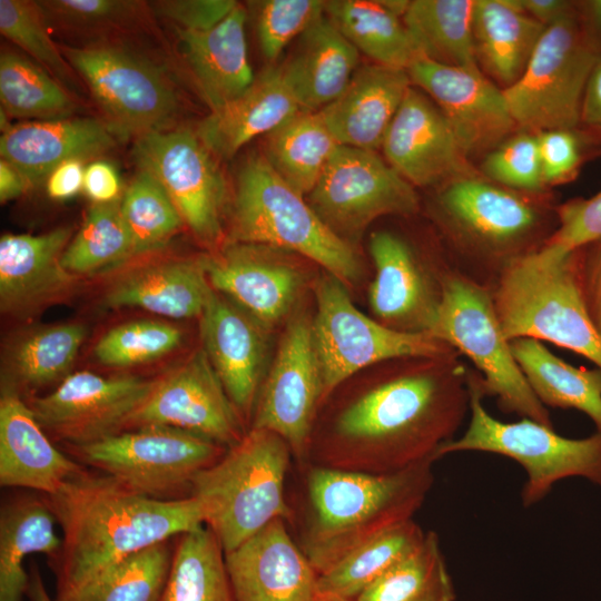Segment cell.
Here are the masks:
<instances>
[{"label": "cell", "instance_id": "62", "mask_svg": "<svg viewBox=\"0 0 601 601\" xmlns=\"http://www.w3.org/2000/svg\"><path fill=\"white\" fill-rule=\"evenodd\" d=\"M26 597L29 601H55L48 595L40 572L35 563L29 572V583Z\"/></svg>", "mask_w": 601, "mask_h": 601}, {"label": "cell", "instance_id": "39", "mask_svg": "<svg viewBox=\"0 0 601 601\" xmlns=\"http://www.w3.org/2000/svg\"><path fill=\"white\" fill-rule=\"evenodd\" d=\"M159 601H237L225 552L206 525L176 538Z\"/></svg>", "mask_w": 601, "mask_h": 601}, {"label": "cell", "instance_id": "26", "mask_svg": "<svg viewBox=\"0 0 601 601\" xmlns=\"http://www.w3.org/2000/svg\"><path fill=\"white\" fill-rule=\"evenodd\" d=\"M83 470V465L55 447L20 394L3 387L0 398L1 486L50 495Z\"/></svg>", "mask_w": 601, "mask_h": 601}, {"label": "cell", "instance_id": "28", "mask_svg": "<svg viewBox=\"0 0 601 601\" xmlns=\"http://www.w3.org/2000/svg\"><path fill=\"white\" fill-rule=\"evenodd\" d=\"M411 86L407 70L363 65L319 111L339 145L376 151Z\"/></svg>", "mask_w": 601, "mask_h": 601}, {"label": "cell", "instance_id": "41", "mask_svg": "<svg viewBox=\"0 0 601 601\" xmlns=\"http://www.w3.org/2000/svg\"><path fill=\"white\" fill-rule=\"evenodd\" d=\"M425 533L413 519L390 529L318 575L317 590L356 600L366 588L415 550Z\"/></svg>", "mask_w": 601, "mask_h": 601}, {"label": "cell", "instance_id": "52", "mask_svg": "<svg viewBox=\"0 0 601 601\" xmlns=\"http://www.w3.org/2000/svg\"><path fill=\"white\" fill-rule=\"evenodd\" d=\"M538 135L544 186L573 179L583 160V140L578 129H551Z\"/></svg>", "mask_w": 601, "mask_h": 601}, {"label": "cell", "instance_id": "42", "mask_svg": "<svg viewBox=\"0 0 601 601\" xmlns=\"http://www.w3.org/2000/svg\"><path fill=\"white\" fill-rule=\"evenodd\" d=\"M455 598L437 534L428 531L415 550L366 588L355 601H454Z\"/></svg>", "mask_w": 601, "mask_h": 601}, {"label": "cell", "instance_id": "32", "mask_svg": "<svg viewBox=\"0 0 601 601\" xmlns=\"http://www.w3.org/2000/svg\"><path fill=\"white\" fill-rule=\"evenodd\" d=\"M214 289L205 257L180 258L139 267L117 280L105 294L107 307H138L170 317L200 316Z\"/></svg>", "mask_w": 601, "mask_h": 601}, {"label": "cell", "instance_id": "55", "mask_svg": "<svg viewBox=\"0 0 601 601\" xmlns=\"http://www.w3.org/2000/svg\"><path fill=\"white\" fill-rule=\"evenodd\" d=\"M574 264L584 306L601 337V239L574 249Z\"/></svg>", "mask_w": 601, "mask_h": 601}, {"label": "cell", "instance_id": "48", "mask_svg": "<svg viewBox=\"0 0 601 601\" xmlns=\"http://www.w3.org/2000/svg\"><path fill=\"white\" fill-rule=\"evenodd\" d=\"M0 31L49 70L51 76L65 83L73 80L70 63L51 40L38 2L0 0Z\"/></svg>", "mask_w": 601, "mask_h": 601}, {"label": "cell", "instance_id": "2", "mask_svg": "<svg viewBox=\"0 0 601 601\" xmlns=\"http://www.w3.org/2000/svg\"><path fill=\"white\" fill-rule=\"evenodd\" d=\"M43 497L62 530L60 553L50 563L55 598L146 548L205 525L195 497H147L96 471L83 470Z\"/></svg>", "mask_w": 601, "mask_h": 601}, {"label": "cell", "instance_id": "14", "mask_svg": "<svg viewBox=\"0 0 601 601\" xmlns=\"http://www.w3.org/2000/svg\"><path fill=\"white\" fill-rule=\"evenodd\" d=\"M117 138H137L174 118L178 99L167 78L145 59L111 46L63 47Z\"/></svg>", "mask_w": 601, "mask_h": 601}, {"label": "cell", "instance_id": "20", "mask_svg": "<svg viewBox=\"0 0 601 601\" xmlns=\"http://www.w3.org/2000/svg\"><path fill=\"white\" fill-rule=\"evenodd\" d=\"M453 127L469 156L489 152L519 129L503 89L480 69L453 67L423 56L407 69Z\"/></svg>", "mask_w": 601, "mask_h": 601}, {"label": "cell", "instance_id": "1", "mask_svg": "<svg viewBox=\"0 0 601 601\" xmlns=\"http://www.w3.org/2000/svg\"><path fill=\"white\" fill-rule=\"evenodd\" d=\"M352 377L322 403L305 461L395 473L453 440L470 410V368L459 353L390 359Z\"/></svg>", "mask_w": 601, "mask_h": 601}, {"label": "cell", "instance_id": "60", "mask_svg": "<svg viewBox=\"0 0 601 601\" xmlns=\"http://www.w3.org/2000/svg\"><path fill=\"white\" fill-rule=\"evenodd\" d=\"M30 184L23 174L9 161L0 160V200L6 203L22 195Z\"/></svg>", "mask_w": 601, "mask_h": 601}, {"label": "cell", "instance_id": "45", "mask_svg": "<svg viewBox=\"0 0 601 601\" xmlns=\"http://www.w3.org/2000/svg\"><path fill=\"white\" fill-rule=\"evenodd\" d=\"M1 109L9 117L60 119L75 108L72 98L47 71L16 52L0 58Z\"/></svg>", "mask_w": 601, "mask_h": 601}, {"label": "cell", "instance_id": "53", "mask_svg": "<svg viewBox=\"0 0 601 601\" xmlns=\"http://www.w3.org/2000/svg\"><path fill=\"white\" fill-rule=\"evenodd\" d=\"M45 16L66 26L96 28L122 22L134 11L135 3L122 0H50L38 2Z\"/></svg>", "mask_w": 601, "mask_h": 601}, {"label": "cell", "instance_id": "5", "mask_svg": "<svg viewBox=\"0 0 601 601\" xmlns=\"http://www.w3.org/2000/svg\"><path fill=\"white\" fill-rule=\"evenodd\" d=\"M292 461V451L279 435L249 427L237 444L197 474L190 496L199 502L204 523L225 553L277 519L290 521L286 479Z\"/></svg>", "mask_w": 601, "mask_h": 601}, {"label": "cell", "instance_id": "10", "mask_svg": "<svg viewBox=\"0 0 601 601\" xmlns=\"http://www.w3.org/2000/svg\"><path fill=\"white\" fill-rule=\"evenodd\" d=\"M430 335L466 356L482 377L486 396L500 408L553 427L513 357L499 322L491 289L452 270Z\"/></svg>", "mask_w": 601, "mask_h": 601}, {"label": "cell", "instance_id": "49", "mask_svg": "<svg viewBox=\"0 0 601 601\" xmlns=\"http://www.w3.org/2000/svg\"><path fill=\"white\" fill-rule=\"evenodd\" d=\"M482 175L513 190L545 194L538 135L519 130L508 137L486 154Z\"/></svg>", "mask_w": 601, "mask_h": 601}, {"label": "cell", "instance_id": "43", "mask_svg": "<svg viewBox=\"0 0 601 601\" xmlns=\"http://www.w3.org/2000/svg\"><path fill=\"white\" fill-rule=\"evenodd\" d=\"M169 542L146 548L55 601H159L170 570Z\"/></svg>", "mask_w": 601, "mask_h": 601}, {"label": "cell", "instance_id": "27", "mask_svg": "<svg viewBox=\"0 0 601 601\" xmlns=\"http://www.w3.org/2000/svg\"><path fill=\"white\" fill-rule=\"evenodd\" d=\"M116 138L105 120L95 118L29 121L2 134L0 155L33 186L68 160L87 161L107 152Z\"/></svg>", "mask_w": 601, "mask_h": 601}, {"label": "cell", "instance_id": "22", "mask_svg": "<svg viewBox=\"0 0 601 601\" xmlns=\"http://www.w3.org/2000/svg\"><path fill=\"white\" fill-rule=\"evenodd\" d=\"M285 250L233 242L218 255L205 257L214 290L230 299L267 328L288 314L304 274Z\"/></svg>", "mask_w": 601, "mask_h": 601}, {"label": "cell", "instance_id": "34", "mask_svg": "<svg viewBox=\"0 0 601 601\" xmlns=\"http://www.w3.org/2000/svg\"><path fill=\"white\" fill-rule=\"evenodd\" d=\"M56 519L42 494L19 493L6 499L0 510V601H23L29 573L27 555L42 553L51 563L62 546Z\"/></svg>", "mask_w": 601, "mask_h": 601}, {"label": "cell", "instance_id": "51", "mask_svg": "<svg viewBox=\"0 0 601 601\" xmlns=\"http://www.w3.org/2000/svg\"><path fill=\"white\" fill-rule=\"evenodd\" d=\"M556 216L558 226L544 246L570 252L601 239V190L558 205Z\"/></svg>", "mask_w": 601, "mask_h": 601}, {"label": "cell", "instance_id": "30", "mask_svg": "<svg viewBox=\"0 0 601 601\" xmlns=\"http://www.w3.org/2000/svg\"><path fill=\"white\" fill-rule=\"evenodd\" d=\"M246 19L245 9L238 4L210 30L176 29L184 58L210 112L240 96L255 79L248 60Z\"/></svg>", "mask_w": 601, "mask_h": 601}, {"label": "cell", "instance_id": "56", "mask_svg": "<svg viewBox=\"0 0 601 601\" xmlns=\"http://www.w3.org/2000/svg\"><path fill=\"white\" fill-rule=\"evenodd\" d=\"M93 204H109L121 198V181L115 166L106 160H93L85 168L83 189Z\"/></svg>", "mask_w": 601, "mask_h": 601}, {"label": "cell", "instance_id": "35", "mask_svg": "<svg viewBox=\"0 0 601 601\" xmlns=\"http://www.w3.org/2000/svg\"><path fill=\"white\" fill-rule=\"evenodd\" d=\"M510 347L529 386L545 407L581 411L601 433L600 368L575 367L535 338H514Z\"/></svg>", "mask_w": 601, "mask_h": 601}, {"label": "cell", "instance_id": "13", "mask_svg": "<svg viewBox=\"0 0 601 601\" xmlns=\"http://www.w3.org/2000/svg\"><path fill=\"white\" fill-rule=\"evenodd\" d=\"M308 204L349 245L377 218L412 217L421 207L415 187L376 151L343 145L325 166Z\"/></svg>", "mask_w": 601, "mask_h": 601}, {"label": "cell", "instance_id": "33", "mask_svg": "<svg viewBox=\"0 0 601 601\" xmlns=\"http://www.w3.org/2000/svg\"><path fill=\"white\" fill-rule=\"evenodd\" d=\"M544 28L521 10L519 0H475L473 42L480 70L509 88L522 76Z\"/></svg>", "mask_w": 601, "mask_h": 601}, {"label": "cell", "instance_id": "4", "mask_svg": "<svg viewBox=\"0 0 601 601\" xmlns=\"http://www.w3.org/2000/svg\"><path fill=\"white\" fill-rule=\"evenodd\" d=\"M450 264L492 290L502 275L539 252L558 226L545 194L510 189L479 171L436 188L430 205Z\"/></svg>", "mask_w": 601, "mask_h": 601}, {"label": "cell", "instance_id": "38", "mask_svg": "<svg viewBox=\"0 0 601 601\" xmlns=\"http://www.w3.org/2000/svg\"><path fill=\"white\" fill-rule=\"evenodd\" d=\"M474 4L475 0H413L403 22L423 57L480 69L473 42Z\"/></svg>", "mask_w": 601, "mask_h": 601}, {"label": "cell", "instance_id": "57", "mask_svg": "<svg viewBox=\"0 0 601 601\" xmlns=\"http://www.w3.org/2000/svg\"><path fill=\"white\" fill-rule=\"evenodd\" d=\"M85 161L68 160L59 165L46 180L47 193L50 198L66 200L83 189Z\"/></svg>", "mask_w": 601, "mask_h": 601}, {"label": "cell", "instance_id": "16", "mask_svg": "<svg viewBox=\"0 0 601 601\" xmlns=\"http://www.w3.org/2000/svg\"><path fill=\"white\" fill-rule=\"evenodd\" d=\"M323 378L313 334V318L296 314L287 322L273 365L262 383L250 427L279 435L296 464L305 461Z\"/></svg>", "mask_w": 601, "mask_h": 601}, {"label": "cell", "instance_id": "11", "mask_svg": "<svg viewBox=\"0 0 601 601\" xmlns=\"http://www.w3.org/2000/svg\"><path fill=\"white\" fill-rule=\"evenodd\" d=\"M68 447L81 465L135 493L162 501L190 497L197 474L227 450L197 434L158 425L130 428Z\"/></svg>", "mask_w": 601, "mask_h": 601}, {"label": "cell", "instance_id": "23", "mask_svg": "<svg viewBox=\"0 0 601 601\" xmlns=\"http://www.w3.org/2000/svg\"><path fill=\"white\" fill-rule=\"evenodd\" d=\"M225 562L237 601H312L317 590L318 575L283 519L225 553Z\"/></svg>", "mask_w": 601, "mask_h": 601}, {"label": "cell", "instance_id": "58", "mask_svg": "<svg viewBox=\"0 0 601 601\" xmlns=\"http://www.w3.org/2000/svg\"><path fill=\"white\" fill-rule=\"evenodd\" d=\"M581 124L601 135V57L591 72L584 91Z\"/></svg>", "mask_w": 601, "mask_h": 601}, {"label": "cell", "instance_id": "7", "mask_svg": "<svg viewBox=\"0 0 601 601\" xmlns=\"http://www.w3.org/2000/svg\"><path fill=\"white\" fill-rule=\"evenodd\" d=\"M231 239L296 253L344 284L359 274L352 246L325 225L304 196L282 179L263 156L249 158L239 171Z\"/></svg>", "mask_w": 601, "mask_h": 601}, {"label": "cell", "instance_id": "21", "mask_svg": "<svg viewBox=\"0 0 601 601\" xmlns=\"http://www.w3.org/2000/svg\"><path fill=\"white\" fill-rule=\"evenodd\" d=\"M381 148L385 160L414 187L439 188L477 173L444 114L413 85Z\"/></svg>", "mask_w": 601, "mask_h": 601}, {"label": "cell", "instance_id": "36", "mask_svg": "<svg viewBox=\"0 0 601 601\" xmlns=\"http://www.w3.org/2000/svg\"><path fill=\"white\" fill-rule=\"evenodd\" d=\"M324 14L373 63L407 70L422 56L403 19L381 0H327Z\"/></svg>", "mask_w": 601, "mask_h": 601}, {"label": "cell", "instance_id": "17", "mask_svg": "<svg viewBox=\"0 0 601 601\" xmlns=\"http://www.w3.org/2000/svg\"><path fill=\"white\" fill-rule=\"evenodd\" d=\"M134 156L139 169L161 184L193 234L217 244L226 184L198 135L188 129L150 131L137 138Z\"/></svg>", "mask_w": 601, "mask_h": 601}, {"label": "cell", "instance_id": "19", "mask_svg": "<svg viewBox=\"0 0 601 601\" xmlns=\"http://www.w3.org/2000/svg\"><path fill=\"white\" fill-rule=\"evenodd\" d=\"M243 421L201 348L162 378L156 380L151 393L127 430L169 426L228 449L246 434Z\"/></svg>", "mask_w": 601, "mask_h": 601}, {"label": "cell", "instance_id": "44", "mask_svg": "<svg viewBox=\"0 0 601 601\" xmlns=\"http://www.w3.org/2000/svg\"><path fill=\"white\" fill-rule=\"evenodd\" d=\"M120 199L89 207L81 227L63 252L61 264L67 272L75 276L95 274L136 256Z\"/></svg>", "mask_w": 601, "mask_h": 601}, {"label": "cell", "instance_id": "3", "mask_svg": "<svg viewBox=\"0 0 601 601\" xmlns=\"http://www.w3.org/2000/svg\"><path fill=\"white\" fill-rule=\"evenodd\" d=\"M428 459L387 474L296 464L300 487L287 523L317 575L413 519L434 483Z\"/></svg>", "mask_w": 601, "mask_h": 601}, {"label": "cell", "instance_id": "15", "mask_svg": "<svg viewBox=\"0 0 601 601\" xmlns=\"http://www.w3.org/2000/svg\"><path fill=\"white\" fill-rule=\"evenodd\" d=\"M374 278L368 302L375 319L404 333L428 334L453 270L445 249H422L393 230L371 235Z\"/></svg>", "mask_w": 601, "mask_h": 601}, {"label": "cell", "instance_id": "46", "mask_svg": "<svg viewBox=\"0 0 601 601\" xmlns=\"http://www.w3.org/2000/svg\"><path fill=\"white\" fill-rule=\"evenodd\" d=\"M120 210L136 255L157 250L181 228L184 220L161 184L139 169L122 193Z\"/></svg>", "mask_w": 601, "mask_h": 601}, {"label": "cell", "instance_id": "37", "mask_svg": "<svg viewBox=\"0 0 601 601\" xmlns=\"http://www.w3.org/2000/svg\"><path fill=\"white\" fill-rule=\"evenodd\" d=\"M339 146L319 110L300 109L266 135L263 157L282 179L305 196Z\"/></svg>", "mask_w": 601, "mask_h": 601}, {"label": "cell", "instance_id": "12", "mask_svg": "<svg viewBox=\"0 0 601 601\" xmlns=\"http://www.w3.org/2000/svg\"><path fill=\"white\" fill-rule=\"evenodd\" d=\"M314 294L313 334L322 370L323 402L362 370L380 363L457 353L430 334L395 331L367 317L354 306L345 284L328 273L315 282Z\"/></svg>", "mask_w": 601, "mask_h": 601}, {"label": "cell", "instance_id": "18", "mask_svg": "<svg viewBox=\"0 0 601 601\" xmlns=\"http://www.w3.org/2000/svg\"><path fill=\"white\" fill-rule=\"evenodd\" d=\"M155 383L129 375L76 372L28 405L47 434L68 446H79L126 431Z\"/></svg>", "mask_w": 601, "mask_h": 601}, {"label": "cell", "instance_id": "8", "mask_svg": "<svg viewBox=\"0 0 601 601\" xmlns=\"http://www.w3.org/2000/svg\"><path fill=\"white\" fill-rule=\"evenodd\" d=\"M471 420L463 435L443 444L436 459L446 454L479 451L516 461L526 472L522 504L529 508L551 491L560 480L583 476L601 486V433L585 439H568L553 427L530 418L502 422L484 407L482 377L469 372Z\"/></svg>", "mask_w": 601, "mask_h": 601}, {"label": "cell", "instance_id": "59", "mask_svg": "<svg viewBox=\"0 0 601 601\" xmlns=\"http://www.w3.org/2000/svg\"><path fill=\"white\" fill-rule=\"evenodd\" d=\"M521 10L542 23L551 24L574 12V4L565 0H519Z\"/></svg>", "mask_w": 601, "mask_h": 601}, {"label": "cell", "instance_id": "9", "mask_svg": "<svg viewBox=\"0 0 601 601\" xmlns=\"http://www.w3.org/2000/svg\"><path fill=\"white\" fill-rule=\"evenodd\" d=\"M601 45L575 11L545 26L522 76L503 93L519 129H578Z\"/></svg>", "mask_w": 601, "mask_h": 601}, {"label": "cell", "instance_id": "6", "mask_svg": "<svg viewBox=\"0 0 601 601\" xmlns=\"http://www.w3.org/2000/svg\"><path fill=\"white\" fill-rule=\"evenodd\" d=\"M491 292L508 341H546L601 370V337L580 293L574 250L543 246L510 267Z\"/></svg>", "mask_w": 601, "mask_h": 601}, {"label": "cell", "instance_id": "47", "mask_svg": "<svg viewBox=\"0 0 601 601\" xmlns=\"http://www.w3.org/2000/svg\"><path fill=\"white\" fill-rule=\"evenodd\" d=\"M180 329L171 324L141 319L109 329L97 342V361L110 367H127L157 359L179 346Z\"/></svg>", "mask_w": 601, "mask_h": 601}, {"label": "cell", "instance_id": "63", "mask_svg": "<svg viewBox=\"0 0 601 601\" xmlns=\"http://www.w3.org/2000/svg\"><path fill=\"white\" fill-rule=\"evenodd\" d=\"M312 601H355V600L344 598L334 593L316 590Z\"/></svg>", "mask_w": 601, "mask_h": 601}, {"label": "cell", "instance_id": "61", "mask_svg": "<svg viewBox=\"0 0 601 601\" xmlns=\"http://www.w3.org/2000/svg\"><path fill=\"white\" fill-rule=\"evenodd\" d=\"M588 30L601 45V0H590L582 4L580 14Z\"/></svg>", "mask_w": 601, "mask_h": 601}, {"label": "cell", "instance_id": "24", "mask_svg": "<svg viewBox=\"0 0 601 601\" xmlns=\"http://www.w3.org/2000/svg\"><path fill=\"white\" fill-rule=\"evenodd\" d=\"M266 329L217 292L200 315L203 349L243 418L253 415L263 383Z\"/></svg>", "mask_w": 601, "mask_h": 601}, {"label": "cell", "instance_id": "31", "mask_svg": "<svg viewBox=\"0 0 601 601\" xmlns=\"http://www.w3.org/2000/svg\"><path fill=\"white\" fill-rule=\"evenodd\" d=\"M359 52L323 14L297 39L279 67L300 109L316 111L334 101L358 68Z\"/></svg>", "mask_w": 601, "mask_h": 601}, {"label": "cell", "instance_id": "40", "mask_svg": "<svg viewBox=\"0 0 601 601\" xmlns=\"http://www.w3.org/2000/svg\"><path fill=\"white\" fill-rule=\"evenodd\" d=\"M85 338L86 327L73 323L26 334L8 353L4 388L19 393L65 380Z\"/></svg>", "mask_w": 601, "mask_h": 601}, {"label": "cell", "instance_id": "50", "mask_svg": "<svg viewBox=\"0 0 601 601\" xmlns=\"http://www.w3.org/2000/svg\"><path fill=\"white\" fill-rule=\"evenodd\" d=\"M321 0H265L256 4V30L264 56L272 62L324 14Z\"/></svg>", "mask_w": 601, "mask_h": 601}, {"label": "cell", "instance_id": "29", "mask_svg": "<svg viewBox=\"0 0 601 601\" xmlns=\"http://www.w3.org/2000/svg\"><path fill=\"white\" fill-rule=\"evenodd\" d=\"M299 110L279 67L270 66L240 96L205 117L196 134L213 155L228 159Z\"/></svg>", "mask_w": 601, "mask_h": 601}, {"label": "cell", "instance_id": "54", "mask_svg": "<svg viewBox=\"0 0 601 601\" xmlns=\"http://www.w3.org/2000/svg\"><path fill=\"white\" fill-rule=\"evenodd\" d=\"M238 6L234 0H166L156 2L158 13L176 29L203 32L224 21Z\"/></svg>", "mask_w": 601, "mask_h": 601}, {"label": "cell", "instance_id": "25", "mask_svg": "<svg viewBox=\"0 0 601 601\" xmlns=\"http://www.w3.org/2000/svg\"><path fill=\"white\" fill-rule=\"evenodd\" d=\"M71 229L56 228L41 235H3L0 239V306L13 317H29L67 296L77 276L61 258Z\"/></svg>", "mask_w": 601, "mask_h": 601}]
</instances>
